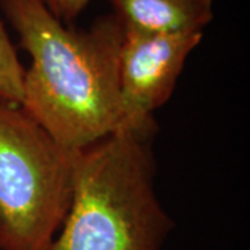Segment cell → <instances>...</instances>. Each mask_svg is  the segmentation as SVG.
Returning a JSON list of instances; mask_svg holds the SVG:
<instances>
[{
	"label": "cell",
	"instance_id": "6da1fadb",
	"mask_svg": "<svg viewBox=\"0 0 250 250\" xmlns=\"http://www.w3.org/2000/svg\"><path fill=\"white\" fill-rule=\"evenodd\" d=\"M0 7L31 57L20 107L74 152L118 131L124 25L116 14L77 31L54 17L42 0H0Z\"/></svg>",
	"mask_w": 250,
	"mask_h": 250
},
{
	"label": "cell",
	"instance_id": "3957f363",
	"mask_svg": "<svg viewBox=\"0 0 250 250\" xmlns=\"http://www.w3.org/2000/svg\"><path fill=\"white\" fill-rule=\"evenodd\" d=\"M0 100V250H46L72 193L75 154Z\"/></svg>",
	"mask_w": 250,
	"mask_h": 250
},
{
	"label": "cell",
	"instance_id": "52a82bcc",
	"mask_svg": "<svg viewBox=\"0 0 250 250\" xmlns=\"http://www.w3.org/2000/svg\"><path fill=\"white\" fill-rule=\"evenodd\" d=\"M54 17L62 24L72 22L88 6L90 0H42Z\"/></svg>",
	"mask_w": 250,
	"mask_h": 250
},
{
	"label": "cell",
	"instance_id": "277c9868",
	"mask_svg": "<svg viewBox=\"0 0 250 250\" xmlns=\"http://www.w3.org/2000/svg\"><path fill=\"white\" fill-rule=\"evenodd\" d=\"M202 38L203 32L147 34L124 28L120 52L121 128L156 123L153 113L170 100L187 59Z\"/></svg>",
	"mask_w": 250,
	"mask_h": 250
},
{
	"label": "cell",
	"instance_id": "5b68a950",
	"mask_svg": "<svg viewBox=\"0 0 250 250\" xmlns=\"http://www.w3.org/2000/svg\"><path fill=\"white\" fill-rule=\"evenodd\" d=\"M126 29L147 34L202 32L213 20V0H110Z\"/></svg>",
	"mask_w": 250,
	"mask_h": 250
},
{
	"label": "cell",
	"instance_id": "7a4b0ae2",
	"mask_svg": "<svg viewBox=\"0 0 250 250\" xmlns=\"http://www.w3.org/2000/svg\"><path fill=\"white\" fill-rule=\"evenodd\" d=\"M156 123L75 154L71 202L46 250H161L174 221L154 190Z\"/></svg>",
	"mask_w": 250,
	"mask_h": 250
},
{
	"label": "cell",
	"instance_id": "8992f818",
	"mask_svg": "<svg viewBox=\"0 0 250 250\" xmlns=\"http://www.w3.org/2000/svg\"><path fill=\"white\" fill-rule=\"evenodd\" d=\"M25 68L18 60L17 52L0 18V100L21 106L24 96Z\"/></svg>",
	"mask_w": 250,
	"mask_h": 250
}]
</instances>
